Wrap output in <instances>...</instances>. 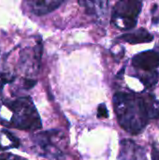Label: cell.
I'll list each match as a JSON object with an SVG mask.
<instances>
[{
	"label": "cell",
	"instance_id": "6da1fadb",
	"mask_svg": "<svg viewBox=\"0 0 159 160\" xmlns=\"http://www.w3.org/2000/svg\"><path fill=\"white\" fill-rule=\"evenodd\" d=\"M113 106L119 125L125 130L137 135L144 129L149 119L145 98L133 94L116 93Z\"/></svg>",
	"mask_w": 159,
	"mask_h": 160
},
{
	"label": "cell",
	"instance_id": "7a4b0ae2",
	"mask_svg": "<svg viewBox=\"0 0 159 160\" xmlns=\"http://www.w3.org/2000/svg\"><path fill=\"white\" fill-rule=\"evenodd\" d=\"M13 112L12 124L23 130H37L41 128L39 115L29 98H21L7 105Z\"/></svg>",
	"mask_w": 159,
	"mask_h": 160
},
{
	"label": "cell",
	"instance_id": "3957f363",
	"mask_svg": "<svg viewBox=\"0 0 159 160\" xmlns=\"http://www.w3.org/2000/svg\"><path fill=\"white\" fill-rule=\"evenodd\" d=\"M142 6V0H120L112 11V23L123 30H129L135 27Z\"/></svg>",
	"mask_w": 159,
	"mask_h": 160
},
{
	"label": "cell",
	"instance_id": "277c9868",
	"mask_svg": "<svg viewBox=\"0 0 159 160\" xmlns=\"http://www.w3.org/2000/svg\"><path fill=\"white\" fill-rule=\"evenodd\" d=\"M60 133L58 130H50L46 132L37 133L33 137L35 146L40 156L54 159L63 158L62 150L53 143V139Z\"/></svg>",
	"mask_w": 159,
	"mask_h": 160
},
{
	"label": "cell",
	"instance_id": "5b68a950",
	"mask_svg": "<svg viewBox=\"0 0 159 160\" xmlns=\"http://www.w3.org/2000/svg\"><path fill=\"white\" fill-rule=\"evenodd\" d=\"M132 65L142 70H154L159 67V52L152 50L140 52L132 58Z\"/></svg>",
	"mask_w": 159,
	"mask_h": 160
},
{
	"label": "cell",
	"instance_id": "8992f818",
	"mask_svg": "<svg viewBox=\"0 0 159 160\" xmlns=\"http://www.w3.org/2000/svg\"><path fill=\"white\" fill-rule=\"evenodd\" d=\"M120 160H147L144 149L131 140H123L120 148Z\"/></svg>",
	"mask_w": 159,
	"mask_h": 160
},
{
	"label": "cell",
	"instance_id": "52a82bcc",
	"mask_svg": "<svg viewBox=\"0 0 159 160\" xmlns=\"http://www.w3.org/2000/svg\"><path fill=\"white\" fill-rule=\"evenodd\" d=\"M65 0H26L30 10L37 15H44L56 9Z\"/></svg>",
	"mask_w": 159,
	"mask_h": 160
},
{
	"label": "cell",
	"instance_id": "ba28073f",
	"mask_svg": "<svg viewBox=\"0 0 159 160\" xmlns=\"http://www.w3.org/2000/svg\"><path fill=\"white\" fill-rule=\"evenodd\" d=\"M80 4L89 15L97 17L103 16L107 9V0H80Z\"/></svg>",
	"mask_w": 159,
	"mask_h": 160
},
{
	"label": "cell",
	"instance_id": "9c48e42d",
	"mask_svg": "<svg viewBox=\"0 0 159 160\" xmlns=\"http://www.w3.org/2000/svg\"><path fill=\"white\" fill-rule=\"evenodd\" d=\"M120 38L126 42H128L130 44H138V43H145L150 42L153 40V36L145 29L142 28L139 30H136L131 33L125 34L120 37Z\"/></svg>",
	"mask_w": 159,
	"mask_h": 160
},
{
	"label": "cell",
	"instance_id": "30bf717a",
	"mask_svg": "<svg viewBox=\"0 0 159 160\" xmlns=\"http://www.w3.org/2000/svg\"><path fill=\"white\" fill-rule=\"evenodd\" d=\"M139 78L142 81V82L144 84L145 87L150 88L157 84V82H158L159 75L158 72L155 69L154 70H143V73Z\"/></svg>",
	"mask_w": 159,
	"mask_h": 160
},
{
	"label": "cell",
	"instance_id": "8fae6325",
	"mask_svg": "<svg viewBox=\"0 0 159 160\" xmlns=\"http://www.w3.org/2000/svg\"><path fill=\"white\" fill-rule=\"evenodd\" d=\"M109 116V112H108V109L106 107L105 104H100L97 108V117L99 118H108Z\"/></svg>",
	"mask_w": 159,
	"mask_h": 160
},
{
	"label": "cell",
	"instance_id": "7c38bea8",
	"mask_svg": "<svg viewBox=\"0 0 159 160\" xmlns=\"http://www.w3.org/2000/svg\"><path fill=\"white\" fill-rule=\"evenodd\" d=\"M0 160H22V158L12 155H0Z\"/></svg>",
	"mask_w": 159,
	"mask_h": 160
},
{
	"label": "cell",
	"instance_id": "4fadbf2b",
	"mask_svg": "<svg viewBox=\"0 0 159 160\" xmlns=\"http://www.w3.org/2000/svg\"><path fill=\"white\" fill-rule=\"evenodd\" d=\"M152 159L159 160V149H157L155 146L152 149Z\"/></svg>",
	"mask_w": 159,
	"mask_h": 160
},
{
	"label": "cell",
	"instance_id": "5bb4252c",
	"mask_svg": "<svg viewBox=\"0 0 159 160\" xmlns=\"http://www.w3.org/2000/svg\"><path fill=\"white\" fill-rule=\"evenodd\" d=\"M36 84V81H32V80H26L25 81V87L26 88H31Z\"/></svg>",
	"mask_w": 159,
	"mask_h": 160
}]
</instances>
